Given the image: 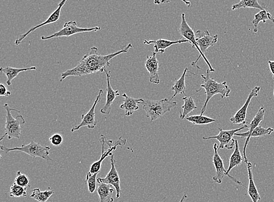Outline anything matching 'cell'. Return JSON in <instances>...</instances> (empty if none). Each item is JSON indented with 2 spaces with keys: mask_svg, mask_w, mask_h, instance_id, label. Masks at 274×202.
Here are the masks:
<instances>
[{
  "mask_svg": "<svg viewBox=\"0 0 274 202\" xmlns=\"http://www.w3.org/2000/svg\"><path fill=\"white\" fill-rule=\"evenodd\" d=\"M99 173H94L92 175L87 174L86 183L88 184L89 191L90 193H94L97 188V176Z\"/></svg>",
  "mask_w": 274,
  "mask_h": 202,
  "instance_id": "34",
  "label": "cell"
},
{
  "mask_svg": "<svg viewBox=\"0 0 274 202\" xmlns=\"http://www.w3.org/2000/svg\"><path fill=\"white\" fill-rule=\"evenodd\" d=\"M244 162L247 165L248 181H249L247 190L248 195H249L253 202H258L259 201L261 200V198L258 191V188H257L256 184L254 183L253 173V165L251 162L248 161V159H244Z\"/></svg>",
  "mask_w": 274,
  "mask_h": 202,
  "instance_id": "21",
  "label": "cell"
},
{
  "mask_svg": "<svg viewBox=\"0 0 274 202\" xmlns=\"http://www.w3.org/2000/svg\"><path fill=\"white\" fill-rule=\"evenodd\" d=\"M265 112H266V109H265L264 106H261V107L259 108L258 113H257L255 117H254L252 121H251L249 125L248 126V130L247 131V132L242 133H236L235 134V135H234L238 137H241L243 139L246 138V141H245L244 148V159H247L246 153H245V151H246V148L248 143H249L250 142V136L251 135V134L253 132V131L254 130V129L258 127V126H259V124H260L262 121H263Z\"/></svg>",
  "mask_w": 274,
  "mask_h": 202,
  "instance_id": "14",
  "label": "cell"
},
{
  "mask_svg": "<svg viewBox=\"0 0 274 202\" xmlns=\"http://www.w3.org/2000/svg\"><path fill=\"white\" fill-rule=\"evenodd\" d=\"M188 72H189L188 69L185 68L182 76L174 83L173 87L171 88V90L174 91V94L171 98L170 101L173 100L177 95L185 94L186 91L185 79Z\"/></svg>",
  "mask_w": 274,
  "mask_h": 202,
  "instance_id": "27",
  "label": "cell"
},
{
  "mask_svg": "<svg viewBox=\"0 0 274 202\" xmlns=\"http://www.w3.org/2000/svg\"><path fill=\"white\" fill-rule=\"evenodd\" d=\"M274 131V129L271 128H264L262 126L259 125L253 131L250 136L251 137H259L266 135H270Z\"/></svg>",
  "mask_w": 274,
  "mask_h": 202,
  "instance_id": "33",
  "label": "cell"
},
{
  "mask_svg": "<svg viewBox=\"0 0 274 202\" xmlns=\"http://www.w3.org/2000/svg\"><path fill=\"white\" fill-rule=\"evenodd\" d=\"M268 20L274 23V16L267 10H261L259 13L256 14L254 15V18L252 21V24L254 25V33H258L259 24L261 22L265 24Z\"/></svg>",
  "mask_w": 274,
  "mask_h": 202,
  "instance_id": "25",
  "label": "cell"
},
{
  "mask_svg": "<svg viewBox=\"0 0 274 202\" xmlns=\"http://www.w3.org/2000/svg\"><path fill=\"white\" fill-rule=\"evenodd\" d=\"M179 32L180 34L183 36V38L189 41V43L191 44L192 47H193V49H197L199 53V57L198 58L196 61H194V62L192 63V66L200 69L199 67L197 65V63L200 59V58L202 57L206 63L207 64L209 68H210L211 72H214V70L213 66H212L210 61H209L208 58H206L205 55H203L202 52L200 51L198 46L197 45L196 34L195 33L193 28L188 25L187 21H186L185 13H183L182 15V22H181Z\"/></svg>",
  "mask_w": 274,
  "mask_h": 202,
  "instance_id": "7",
  "label": "cell"
},
{
  "mask_svg": "<svg viewBox=\"0 0 274 202\" xmlns=\"http://www.w3.org/2000/svg\"><path fill=\"white\" fill-rule=\"evenodd\" d=\"M104 94L103 89H100L98 94L90 111L86 114H83L81 116V122L80 124L75 126L71 129L72 133L80 130L81 128L87 127L90 129H94L97 126L98 121L95 119V108L101 100L102 95Z\"/></svg>",
  "mask_w": 274,
  "mask_h": 202,
  "instance_id": "11",
  "label": "cell"
},
{
  "mask_svg": "<svg viewBox=\"0 0 274 202\" xmlns=\"http://www.w3.org/2000/svg\"><path fill=\"white\" fill-rule=\"evenodd\" d=\"M261 90L260 87H255L250 92L246 101L244 106L237 111V113L230 118V122L233 125H245L247 124L246 122L247 111L248 106H249L251 100L253 97H258L259 91Z\"/></svg>",
  "mask_w": 274,
  "mask_h": 202,
  "instance_id": "12",
  "label": "cell"
},
{
  "mask_svg": "<svg viewBox=\"0 0 274 202\" xmlns=\"http://www.w3.org/2000/svg\"><path fill=\"white\" fill-rule=\"evenodd\" d=\"M186 120L194 125H205L211 124L216 122V120L203 115H193V116L186 117Z\"/></svg>",
  "mask_w": 274,
  "mask_h": 202,
  "instance_id": "30",
  "label": "cell"
},
{
  "mask_svg": "<svg viewBox=\"0 0 274 202\" xmlns=\"http://www.w3.org/2000/svg\"><path fill=\"white\" fill-rule=\"evenodd\" d=\"M154 3L155 4L159 5L162 4V1H160V0H154Z\"/></svg>",
  "mask_w": 274,
  "mask_h": 202,
  "instance_id": "40",
  "label": "cell"
},
{
  "mask_svg": "<svg viewBox=\"0 0 274 202\" xmlns=\"http://www.w3.org/2000/svg\"><path fill=\"white\" fill-rule=\"evenodd\" d=\"M268 66H269L270 70L271 73H272L273 75V78L274 80V61H268Z\"/></svg>",
  "mask_w": 274,
  "mask_h": 202,
  "instance_id": "38",
  "label": "cell"
},
{
  "mask_svg": "<svg viewBox=\"0 0 274 202\" xmlns=\"http://www.w3.org/2000/svg\"><path fill=\"white\" fill-rule=\"evenodd\" d=\"M100 142L102 146V154L99 160L95 161L91 165L89 172L87 174L92 175L96 173L100 172L102 167V163L107 157L111 156L113 154V151L117 149L118 146H124L126 144V139H123L122 137H120L115 144L113 145V141L112 140H107L106 137L103 135H101Z\"/></svg>",
  "mask_w": 274,
  "mask_h": 202,
  "instance_id": "6",
  "label": "cell"
},
{
  "mask_svg": "<svg viewBox=\"0 0 274 202\" xmlns=\"http://www.w3.org/2000/svg\"><path fill=\"white\" fill-rule=\"evenodd\" d=\"M53 194H55V191L53 190H46L42 192L40 189L35 188L32 190L30 197L39 202H46Z\"/></svg>",
  "mask_w": 274,
  "mask_h": 202,
  "instance_id": "29",
  "label": "cell"
},
{
  "mask_svg": "<svg viewBox=\"0 0 274 202\" xmlns=\"http://www.w3.org/2000/svg\"><path fill=\"white\" fill-rule=\"evenodd\" d=\"M122 97L124 98V100L122 104L120 106V108L125 110L126 116H131L136 111H137L139 109V105L140 101L143 100L142 98L137 99L129 97L125 93H124Z\"/></svg>",
  "mask_w": 274,
  "mask_h": 202,
  "instance_id": "22",
  "label": "cell"
},
{
  "mask_svg": "<svg viewBox=\"0 0 274 202\" xmlns=\"http://www.w3.org/2000/svg\"><path fill=\"white\" fill-rule=\"evenodd\" d=\"M11 92L8 91L3 84H0V95L1 97H10Z\"/></svg>",
  "mask_w": 274,
  "mask_h": 202,
  "instance_id": "36",
  "label": "cell"
},
{
  "mask_svg": "<svg viewBox=\"0 0 274 202\" xmlns=\"http://www.w3.org/2000/svg\"><path fill=\"white\" fill-rule=\"evenodd\" d=\"M248 128V126L245 125L239 129H232V130H224L222 128H219V133L217 135L211 137H203L202 139L204 140L216 139L220 143L219 149L231 150L235 145V140L233 139V136L239 131L244 130Z\"/></svg>",
  "mask_w": 274,
  "mask_h": 202,
  "instance_id": "9",
  "label": "cell"
},
{
  "mask_svg": "<svg viewBox=\"0 0 274 202\" xmlns=\"http://www.w3.org/2000/svg\"></svg>",
  "mask_w": 274,
  "mask_h": 202,
  "instance_id": "41",
  "label": "cell"
},
{
  "mask_svg": "<svg viewBox=\"0 0 274 202\" xmlns=\"http://www.w3.org/2000/svg\"><path fill=\"white\" fill-rule=\"evenodd\" d=\"M10 196L13 198L27 197V189L14 183L10 188Z\"/></svg>",
  "mask_w": 274,
  "mask_h": 202,
  "instance_id": "31",
  "label": "cell"
},
{
  "mask_svg": "<svg viewBox=\"0 0 274 202\" xmlns=\"http://www.w3.org/2000/svg\"><path fill=\"white\" fill-rule=\"evenodd\" d=\"M37 67L35 66L27 67V68L18 69L12 67H1L0 71L6 75L7 78V84L8 86H11L14 79L18 76L22 72L30 71V70H36Z\"/></svg>",
  "mask_w": 274,
  "mask_h": 202,
  "instance_id": "24",
  "label": "cell"
},
{
  "mask_svg": "<svg viewBox=\"0 0 274 202\" xmlns=\"http://www.w3.org/2000/svg\"><path fill=\"white\" fill-rule=\"evenodd\" d=\"M255 8L259 10H267L264 4H260L258 0H240L238 3L234 4L231 7L233 11L241 9V8Z\"/></svg>",
  "mask_w": 274,
  "mask_h": 202,
  "instance_id": "26",
  "label": "cell"
},
{
  "mask_svg": "<svg viewBox=\"0 0 274 202\" xmlns=\"http://www.w3.org/2000/svg\"><path fill=\"white\" fill-rule=\"evenodd\" d=\"M100 27H95L90 28H84L78 27L77 22L70 21L66 22L63 25V28L59 31L56 32L53 34L49 36H42L41 39L42 41H47L53 38H58L61 37H69L78 33L90 32H98L101 30Z\"/></svg>",
  "mask_w": 274,
  "mask_h": 202,
  "instance_id": "8",
  "label": "cell"
},
{
  "mask_svg": "<svg viewBox=\"0 0 274 202\" xmlns=\"http://www.w3.org/2000/svg\"><path fill=\"white\" fill-rule=\"evenodd\" d=\"M0 148L5 153H10L14 151H18L28 154L31 157H33V159L39 157V158L43 159L45 160L53 161V159L49 156L50 147L49 146H43L40 143L35 142L33 140L27 145L22 144L21 147L8 148L4 146V145H1Z\"/></svg>",
  "mask_w": 274,
  "mask_h": 202,
  "instance_id": "5",
  "label": "cell"
},
{
  "mask_svg": "<svg viewBox=\"0 0 274 202\" xmlns=\"http://www.w3.org/2000/svg\"><path fill=\"white\" fill-rule=\"evenodd\" d=\"M14 183L19 185L25 188L29 189L31 185L30 183V179L28 176L21 173V171H18L16 173V178L14 180Z\"/></svg>",
  "mask_w": 274,
  "mask_h": 202,
  "instance_id": "32",
  "label": "cell"
},
{
  "mask_svg": "<svg viewBox=\"0 0 274 202\" xmlns=\"http://www.w3.org/2000/svg\"><path fill=\"white\" fill-rule=\"evenodd\" d=\"M218 40V36L217 35L212 36L208 30L201 31L197 30L196 32V42L197 45L203 55L206 54L208 49L213 47Z\"/></svg>",
  "mask_w": 274,
  "mask_h": 202,
  "instance_id": "15",
  "label": "cell"
},
{
  "mask_svg": "<svg viewBox=\"0 0 274 202\" xmlns=\"http://www.w3.org/2000/svg\"><path fill=\"white\" fill-rule=\"evenodd\" d=\"M4 108L6 109V122L5 125V134L1 137L0 141H2L5 136H8L9 140L12 139H20L21 135V126L25 124L26 121L22 115H18L15 118L11 113V111H16L20 113V111L10 107L8 103H5Z\"/></svg>",
  "mask_w": 274,
  "mask_h": 202,
  "instance_id": "4",
  "label": "cell"
},
{
  "mask_svg": "<svg viewBox=\"0 0 274 202\" xmlns=\"http://www.w3.org/2000/svg\"><path fill=\"white\" fill-rule=\"evenodd\" d=\"M244 160V157L242 156L241 151H240L239 145L238 141L237 140H235V149H234V152L231 156L229 159V165H228V169L227 170V173L228 176V178L232 179V181L237 184L241 185V186H244L242 182L238 180V179L233 177L229 175V173L230 171L233 169L234 167H237L241 165L243 161Z\"/></svg>",
  "mask_w": 274,
  "mask_h": 202,
  "instance_id": "20",
  "label": "cell"
},
{
  "mask_svg": "<svg viewBox=\"0 0 274 202\" xmlns=\"http://www.w3.org/2000/svg\"><path fill=\"white\" fill-rule=\"evenodd\" d=\"M188 41L186 40L185 39L183 38L178 41H169L167 39H160L156 41H147L145 40L143 43L145 44H154V52L156 53H162V54L165 53L166 50L167 49L168 47H171L174 44H182L183 43H187Z\"/></svg>",
  "mask_w": 274,
  "mask_h": 202,
  "instance_id": "19",
  "label": "cell"
},
{
  "mask_svg": "<svg viewBox=\"0 0 274 202\" xmlns=\"http://www.w3.org/2000/svg\"><path fill=\"white\" fill-rule=\"evenodd\" d=\"M187 198H188L187 195L184 194L183 196L182 199H181V200L179 202H185V201H186V199H187Z\"/></svg>",
  "mask_w": 274,
  "mask_h": 202,
  "instance_id": "39",
  "label": "cell"
},
{
  "mask_svg": "<svg viewBox=\"0 0 274 202\" xmlns=\"http://www.w3.org/2000/svg\"><path fill=\"white\" fill-rule=\"evenodd\" d=\"M104 72H106L107 77V98L106 104L101 109L100 112L102 114L109 115L111 113L113 103H114L116 98L120 96V94L118 90H114L112 87L111 81H110L111 72H108L107 70H105Z\"/></svg>",
  "mask_w": 274,
  "mask_h": 202,
  "instance_id": "16",
  "label": "cell"
},
{
  "mask_svg": "<svg viewBox=\"0 0 274 202\" xmlns=\"http://www.w3.org/2000/svg\"><path fill=\"white\" fill-rule=\"evenodd\" d=\"M210 72V70L208 69L207 71V75H200L203 80V84L200 85V88L199 90L196 92H198L203 88L205 89V93L207 95L205 102L200 111V115H202L207 111L208 102H210L212 98L214 97V95L220 94L222 99L230 97V89L228 86L227 81H224L221 83H217L216 81L211 78Z\"/></svg>",
  "mask_w": 274,
  "mask_h": 202,
  "instance_id": "2",
  "label": "cell"
},
{
  "mask_svg": "<svg viewBox=\"0 0 274 202\" xmlns=\"http://www.w3.org/2000/svg\"><path fill=\"white\" fill-rule=\"evenodd\" d=\"M139 104L142 105L146 117L151 119V122L162 118L166 113L170 112L172 108L177 106L176 102H172L167 98L159 101L143 100Z\"/></svg>",
  "mask_w": 274,
  "mask_h": 202,
  "instance_id": "3",
  "label": "cell"
},
{
  "mask_svg": "<svg viewBox=\"0 0 274 202\" xmlns=\"http://www.w3.org/2000/svg\"><path fill=\"white\" fill-rule=\"evenodd\" d=\"M132 47V44L129 43L120 51L107 55L99 54L97 47H92L90 52L83 56L77 66L61 74L60 81L62 82L69 77H82L98 72H103L107 67L109 66L110 61L118 55L128 53Z\"/></svg>",
  "mask_w": 274,
  "mask_h": 202,
  "instance_id": "1",
  "label": "cell"
},
{
  "mask_svg": "<svg viewBox=\"0 0 274 202\" xmlns=\"http://www.w3.org/2000/svg\"><path fill=\"white\" fill-rule=\"evenodd\" d=\"M184 102L182 106L183 112H180V117L181 119L183 120L186 118L188 115L193 112L195 109H197L198 107L194 98L192 97H185L182 99Z\"/></svg>",
  "mask_w": 274,
  "mask_h": 202,
  "instance_id": "28",
  "label": "cell"
},
{
  "mask_svg": "<svg viewBox=\"0 0 274 202\" xmlns=\"http://www.w3.org/2000/svg\"><path fill=\"white\" fill-rule=\"evenodd\" d=\"M49 140L51 144L56 147L61 145L62 143L63 142V137H62L61 134L59 133L53 134V136L50 137Z\"/></svg>",
  "mask_w": 274,
  "mask_h": 202,
  "instance_id": "35",
  "label": "cell"
},
{
  "mask_svg": "<svg viewBox=\"0 0 274 202\" xmlns=\"http://www.w3.org/2000/svg\"><path fill=\"white\" fill-rule=\"evenodd\" d=\"M97 193L100 202H114V199H113L112 195L114 189L113 188L112 185L99 181H97Z\"/></svg>",
  "mask_w": 274,
  "mask_h": 202,
  "instance_id": "23",
  "label": "cell"
},
{
  "mask_svg": "<svg viewBox=\"0 0 274 202\" xmlns=\"http://www.w3.org/2000/svg\"><path fill=\"white\" fill-rule=\"evenodd\" d=\"M171 1H175V0H162V4L168 3L169 2ZM183 3H185L188 7L191 6V2L187 1V0H182Z\"/></svg>",
  "mask_w": 274,
  "mask_h": 202,
  "instance_id": "37",
  "label": "cell"
},
{
  "mask_svg": "<svg viewBox=\"0 0 274 202\" xmlns=\"http://www.w3.org/2000/svg\"><path fill=\"white\" fill-rule=\"evenodd\" d=\"M111 170L109 171L108 174L105 178H98L97 181L105 182V183L109 184L112 185L115 188L117 194H116V198L119 199L121 195V180L120 175L115 167V161L114 159V154L111 156Z\"/></svg>",
  "mask_w": 274,
  "mask_h": 202,
  "instance_id": "13",
  "label": "cell"
},
{
  "mask_svg": "<svg viewBox=\"0 0 274 202\" xmlns=\"http://www.w3.org/2000/svg\"><path fill=\"white\" fill-rule=\"evenodd\" d=\"M67 1L68 0H62L61 1L59 2L58 8L50 14V15L47 18L46 21L42 22V23L40 24L36 25V26L31 28L26 33L19 35L18 38L16 39L15 42V45H20L21 43H23L25 39H26L31 33L35 31V30L39 29V28L43 27L45 26V25L52 24L58 22L61 18L62 8H63L64 5L66 4Z\"/></svg>",
  "mask_w": 274,
  "mask_h": 202,
  "instance_id": "10",
  "label": "cell"
},
{
  "mask_svg": "<svg viewBox=\"0 0 274 202\" xmlns=\"http://www.w3.org/2000/svg\"><path fill=\"white\" fill-rule=\"evenodd\" d=\"M157 53L152 52V56H147L145 61V68L150 74V83L154 84L160 83L159 75V62L157 58Z\"/></svg>",
  "mask_w": 274,
  "mask_h": 202,
  "instance_id": "17",
  "label": "cell"
},
{
  "mask_svg": "<svg viewBox=\"0 0 274 202\" xmlns=\"http://www.w3.org/2000/svg\"><path fill=\"white\" fill-rule=\"evenodd\" d=\"M214 155L213 157V164L215 168L216 173L213 177L214 182L217 184H222L223 179L225 176H228L227 170H225L224 161L218 153V145L215 143L213 145Z\"/></svg>",
  "mask_w": 274,
  "mask_h": 202,
  "instance_id": "18",
  "label": "cell"
}]
</instances>
